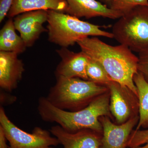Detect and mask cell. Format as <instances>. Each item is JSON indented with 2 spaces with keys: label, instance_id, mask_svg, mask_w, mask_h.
<instances>
[{
  "label": "cell",
  "instance_id": "obj_24",
  "mask_svg": "<svg viewBox=\"0 0 148 148\" xmlns=\"http://www.w3.org/2000/svg\"><path fill=\"white\" fill-rule=\"evenodd\" d=\"M102 1L106 2L108 3L109 0H102Z\"/></svg>",
  "mask_w": 148,
  "mask_h": 148
},
{
  "label": "cell",
  "instance_id": "obj_7",
  "mask_svg": "<svg viewBox=\"0 0 148 148\" xmlns=\"http://www.w3.org/2000/svg\"><path fill=\"white\" fill-rule=\"evenodd\" d=\"M110 94V110L118 124L139 115L138 95L128 88L112 81L106 85Z\"/></svg>",
  "mask_w": 148,
  "mask_h": 148
},
{
  "label": "cell",
  "instance_id": "obj_16",
  "mask_svg": "<svg viewBox=\"0 0 148 148\" xmlns=\"http://www.w3.org/2000/svg\"><path fill=\"white\" fill-rule=\"evenodd\" d=\"M133 81L138 90L139 107V120L135 130L141 127L148 128V83L138 72Z\"/></svg>",
  "mask_w": 148,
  "mask_h": 148
},
{
  "label": "cell",
  "instance_id": "obj_5",
  "mask_svg": "<svg viewBox=\"0 0 148 148\" xmlns=\"http://www.w3.org/2000/svg\"><path fill=\"white\" fill-rule=\"evenodd\" d=\"M113 38L138 53L148 49V6H139L114 24Z\"/></svg>",
  "mask_w": 148,
  "mask_h": 148
},
{
  "label": "cell",
  "instance_id": "obj_18",
  "mask_svg": "<svg viewBox=\"0 0 148 148\" xmlns=\"http://www.w3.org/2000/svg\"><path fill=\"white\" fill-rule=\"evenodd\" d=\"M110 8L123 14L139 6H148V0H109Z\"/></svg>",
  "mask_w": 148,
  "mask_h": 148
},
{
  "label": "cell",
  "instance_id": "obj_23",
  "mask_svg": "<svg viewBox=\"0 0 148 148\" xmlns=\"http://www.w3.org/2000/svg\"><path fill=\"white\" fill-rule=\"evenodd\" d=\"M135 148H148V143L145 144V145L143 146H140Z\"/></svg>",
  "mask_w": 148,
  "mask_h": 148
},
{
  "label": "cell",
  "instance_id": "obj_10",
  "mask_svg": "<svg viewBox=\"0 0 148 148\" xmlns=\"http://www.w3.org/2000/svg\"><path fill=\"white\" fill-rule=\"evenodd\" d=\"M49 131L64 148H101V134L91 130L70 132L57 125L52 126Z\"/></svg>",
  "mask_w": 148,
  "mask_h": 148
},
{
  "label": "cell",
  "instance_id": "obj_6",
  "mask_svg": "<svg viewBox=\"0 0 148 148\" xmlns=\"http://www.w3.org/2000/svg\"><path fill=\"white\" fill-rule=\"evenodd\" d=\"M0 127L9 142V148H53L60 144L50 132L41 127H35L32 133L20 129L11 121L2 107L0 108Z\"/></svg>",
  "mask_w": 148,
  "mask_h": 148
},
{
  "label": "cell",
  "instance_id": "obj_8",
  "mask_svg": "<svg viewBox=\"0 0 148 148\" xmlns=\"http://www.w3.org/2000/svg\"><path fill=\"white\" fill-rule=\"evenodd\" d=\"M99 120L103 129L101 148H126L133 128L138 125L139 115L121 124H114L107 116H101Z\"/></svg>",
  "mask_w": 148,
  "mask_h": 148
},
{
  "label": "cell",
  "instance_id": "obj_19",
  "mask_svg": "<svg viewBox=\"0 0 148 148\" xmlns=\"http://www.w3.org/2000/svg\"><path fill=\"white\" fill-rule=\"evenodd\" d=\"M148 143V128L144 130H134L130 136L127 147L135 148Z\"/></svg>",
  "mask_w": 148,
  "mask_h": 148
},
{
  "label": "cell",
  "instance_id": "obj_14",
  "mask_svg": "<svg viewBox=\"0 0 148 148\" xmlns=\"http://www.w3.org/2000/svg\"><path fill=\"white\" fill-rule=\"evenodd\" d=\"M66 0H14L7 16L12 18L18 14L39 10H53L66 12Z\"/></svg>",
  "mask_w": 148,
  "mask_h": 148
},
{
  "label": "cell",
  "instance_id": "obj_1",
  "mask_svg": "<svg viewBox=\"0 0 148 148\" xmlns=\"http://www.w3.org/2000/svg\"><path fill=\"white\" fill-rule=\"evenodd\" d=\"M77 43L82 51L103 67L112 80L138 95L133 78L138 73L139 58L128 47L109 45L97 37L84 38Z\"/></svg>",
  "mask_w": 148,
  "mask_h": 148
},
{
  "label": "cell",
  "instance_id": "obj_13",
  "mask_svg": "<svg viewBox=\"0 0 148 148\" xmlns=\"http://www.w3.org/2000/svg\"><path fill=\"white\" fill-rule=\"evenodd\" d=\"M68 14L79 18H87L102 16L115 19L123 15L122 14L108 7L96 0H66Z\"/></svg>",
  "mask_w": 148,
  "mask_h": 148
},
{
  "label": "cell",
  "instance_id": "obj_17",
  "mask_svg": "<svg viewBox=\"0 0 148 148\" xmlns=\"http://www.w3.org/2000/svg\"><path fill=\"white\" fill-rule=\"evenodd\" d=\"M86 73L88 80L97 84L106 86L112 81L99 63L89 58Z\"/></svg>",
  "mask_w": 148,
  "mask_h": 148
},
{
  "label": "cell",
  "instance_id": "obj_15",
  "mask_svg": "<svg viewBox=\"0 0 148 148\" xmlns=\"http://www.w3.org/2000/svg\"><path fill=\"white\" fill-rule=\"evenodd\" d=\"M14 20L10 18L0 32V50L20 53L26 50V46L21 36L15 32Z\"/></svg>",
  "mask_w": 148,
  "mask_h": 148
},
{
  "label": "cell",
  "instance_id": "obj_3",
  "mask_svg": "<svg viewBox=\"0 0 148 148\" xmlns=\"http://www.w3.org/2000/svg\"><path fill=\"white\" fill-rule=\"evenodd\" d=\"M108 91L106 86L90 81L57 76L56 83L46 98L56 108L75 112L84 108L96 97Z\"/></svg>",
  "mask_w": 148,
  "mask_h": 148
},
{
  "label": "cell",
  "instance_id": "obj_2",
  "mask_svg": "<svg viewBox=\"0 0 148 148\" xmlns=\"http://www.w3.org/2000/svg\"><path fill=\"white\" fill-rule=\"evenodd\" d=\"M110 94L108 92L95 98L86 107L79 110L71 112L56 108L46 97L40 98L38 110L43 120L56 123L66 131L74 132L84 129H89L103 133V126L99 118L102 116L110 118Z\"/></svg>",
  "mask_w": 148,
  "mask_h": 148
},
{
  "label": "cell",
  "instance_id": "obj_11",
  "mask_svg": "<svg viewBox=\"0 0 148 148\" xmlns=\"http://www.w3.org/2000/svg\"><path fill=\"white\" fill-rule=\"evenodd\" d=\"M61 58L56 68V76L67 78H79L88 80L86 69L89 58L82 51L75 53L66 47L56 50Z\"/></svg>",
  "mask_w": 148,
  "mask_h": 148
},
{
  "label": "cell",
  "instance_id": "obj_20",
  "mask_svg": "<svg viewBox=\"0 0 148 148\" xmlns=\"http://www.w3.org/2000/svg\"><path fill=\"white\" fill-rule=\"evenodd\" d=\"M138 72L148 83V49L139 53Z\"/></svg>",
  "mask_w": 148,
  "mask_h": 148
},
{
  "label": "cell",
  "instance_id": "obj_21",
  "mask_svg": "<svg viewBox=\"0 0 148 148\" xmlns=\"http://www.w3.org/2000/svg\"><path fill=\"white\" fill-rule=\"evenodd\" d=\"M14 0H0V22L7 16Z\"/></svg>",
  "mask_w": 148,
  "mask_h": 148
},
{
  "label": "cell",
  "instance_id": "obj_4",
  "mask_svg": "<svg viewBox=\"0 0 148 148\" xmlns=\"http://www.w3.org/2000/svg\"><path fill=\"white\" fill-rule=\"evenodd\" d=\"M47 21L49 40L62 47L73 45L79 40L90 36L113 38L112 33L103 31L100 26L64 12L48 10Z\"/></svg>",
  "mask_w": 148,
  "mask_h": 148
},
{
  "label": "cell",
  "instance_id": "obj_9",
  "mask_svg": "<svg viewBox=\"0 0 148 148\" xmlns=\"http://www.w3.org/2000/svg\"><path fill=\"white\" fill-rule=\"evenodd\" d=\"M47 18L48 10H46L27 12L14 18V27L27 47L32 46L43 32H47L43 24L47 21Z\"/></svg>",
  "mask_w": 148,
  "mask_h": 148
},
{
  "label": "cell",
  "instance_id": "obj_12",
  "mask_svg": "<svg viewBox=\"0 0 148 148\" xmlns=\"http://www.w3.org/2000/svg\"><path fill=\"white\" fill-rule=\"evenodd\" d=\"M15 52H0V86L7 91L17 87L24 71V64Z\"/></svg>",
  "mask_w": 148,
  "mask_h": 148
},
{
  "label": "cell",
  "instance_id": "obj_22",
  "mask_svg": "<svg viewBox=\"0 0 148 148\" xmlns=\"http://www.w3.org/2000/svg\"><path fill=\"white\" fill-rule=\"evenodd\" d=\"M7 139L2 128L0 127V148H9L7 144Z\"/></svg>",
  "mask_w": 148,
  "mask_h": 148
}]
</instances>
